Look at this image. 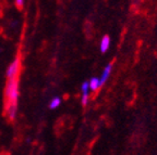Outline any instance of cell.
I'll list each match as a JSON object with an SVG mask.
<instances>
[{"label":"cell","mask_w":157,"mask_h":155,"mask_svg":"<svg viewBox=\"0 0 157 155\" xmlns=\"http://www.w3.org/2000/svg\"><path fill=\"white\" fill-rule=\"evenodd\" d=\"M5 97L7 100V105L9 104H17L20 97L19 92V78H11L8 79L7 86L5 89Z\"/></svg>","instance_id":"cell-1"},{"label":"cell","mask_w":157,"mask_h":155,"mask_svg":"<svg viewBox=\"0 0 157 155\" xmlns=\"http://www.w3.org/2000/svg\"><path fill=\"white\" fill-rule=\"evenodd\" d=\"M109 46H110V38H109V36L106 35V36L103 37L101 41V51L103 53H105L106 51L109 49Z\"/></svg>","instance_id":"cell-5"},{"label":"cell","mask_w":157,"mask_h":155,"mask_svg":"<svg viewBox=\"0 0 157 155\" xmlns=\"http://www.w3.org/2000/svg\"><path fill=\"white\" fill-rule=\"evenodd\" d=\"M88 90H90L88 81H84L81 85V91L83 92V95H88Z\"/></svg>","instance_id":"cell-8"},{"label":"cell","mask_w":157,"mask_h":155,"mask_svg":"<svg viewBox=\"0 0 157 155\" xmlns=\"http://www.w3.org/2000/svg\"><path fill=\"white\" fill-rule=\"evenodd\" d=\"M60 104H61V99H60L59 97H54L52 100H50V102H49L48 106L50 110H56L60 106Z\"/></svg>","instance_id":"cell-6"},{"label":"cell","mask_w":157,"mask_h":155,"mask_svg":"<svg viewBox=\"0 0 157 155\" xmlns=\"http://www.w3.org/2000/svg\"><path fill=\"white\" fill-rule=\"evenodd\" d=\"M81 102H82V105H83V106H86V104H87V102H88V95L82 96Z\"/></svg>","instance_id":"cell-10"},{"label":"cell","mask_w":157,"mask_h":155,"mask_svg":"<svg viewBox=\"0 0 157 155\" xmlns=\"http://www.w3.org/2000/svg\"><path fill=\"white\" fill-rule=\"evenodd\" d=\"M20 65H21L20 58L17 56V58L11 62V64L8 66L7 70H6V76H7L8 79L17 77V74H19V70H20Z\"/></svg>","instance_id":"cell-2"},{"label":"cell","mask_w":157,"mask_h":155,"mask_svg":"<svg viewBox=\"0 0 157 155\" xmlns=\"http://www.w3.org/2000/svg\"><path fill=\"white\" fill-rule=\"evenodd\" d=\"M88 85H90V89L93 90V91H96L97 89L101 88V86H99V78L97 77L91 78L90 81H88Z\"/></svg>","instance_id":"cell-7"},{"label":"cell","mask_w":157,"mask_h":155,"mask_svg":"<svg viewBox=\"0 0 157 155\" xmlns=\"http://www.w3.org/2000/svg\"><path fill=\"white\" fill-rule=\"evenodd\" d=\"M6 114L10 121H14L17 116V104H9L6 107Z\"/></svg>","instance_id":"cell-3"},{"label":"cell","mask_w":157,"mask_h":155,"mask_svg":"<svg viewBox=\"0 0 157 155\" xmlns=\"http://www.w3.org/2000/svg\"><path fill=\"white\" fill-rule=\"evenodd\" d=\"M14 5H17V9H22L23 5H24V0H15Z\"/></svg>","instance_id":"cell-9"},{"label":"cell","mask_w":157,"mask_h":155,"mask_svg":"<svg viewBox=\"0 0 157 155\" xmlns=\"http://www.w3.org/2000/svg\"><path fill=\"white\" fill-rule=\"evenodd\" d=\"M111 68H113V63L108 64L105 67L103 74H101V77L99 78V86H101V87L103 85H105V82L107 81L108 77H109V75H110V73H111Z\"/></svg>","instance_id":"cell-4"}]
</instances>
